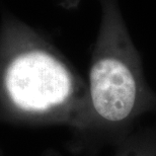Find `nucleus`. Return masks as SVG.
I'll use <instances>...</instances> for the list:
<instances>
[{
	"instance_id": "nucleus-1",
	"label": "nucleus",
	"mask_w": 156,
	"mask_h": 156,
	"mask_svg": "<svg viewBox=\"0 0 156 156\" xmlns=\"http://www.w3.org/2000/svg\"><path fill=\"white\" fill-rule=\"evenodd\" d=\"M0 88L30 116L84 126L86 82L51 43L6 9L0 23Z\"/></svg>"
},
{
	"instance_id": "nucleus-2",
	"label": "nucleus",
	"mask_w": 156,
	"mask_h": 156,
	"mask_svg": "<svg viewBox=\"0 0 156 156\" xmlns=\"http://www.w3.org/2000/svg\"><path fill=\"white\" fill-rule=\"evenodd\" d=\"M101 23L93 47L83 128L115 144L132 133L140 118L156 113L138 50L118 0H99Z\"/></svg>"
},
{
	"instance_id": "nucleus-3",
	"label": "nucleus",
	"mask_w": 156,
	"mask_h": 156,
	"mask_svg": "<svg viewBox=\"0 0 156 156\" xmlns=\"http://www.w3.org/2000/svg\"><path fill=\"white\" fill-rule=\"evenodd\" d=\"M116 146V152L112 156H156V149L137 132L131 133Z\"/></svg>"
},
{
	"instance_id": "nucleus-4",
	"label": "nucleus",
	"mask_w": 156,
	"mask_h": 156,
	"mask_svg": "<svg viewBox=\"0 0 156 156\" xmlns=\"http://www.w3.org/2000/svg\"><path fill=\"white\" fill-rule=\"evenodd\" d=\"M137 133L156 149V125L149 128V129L144 131V132H137Z\"/></svg>"
}]
</instances>
